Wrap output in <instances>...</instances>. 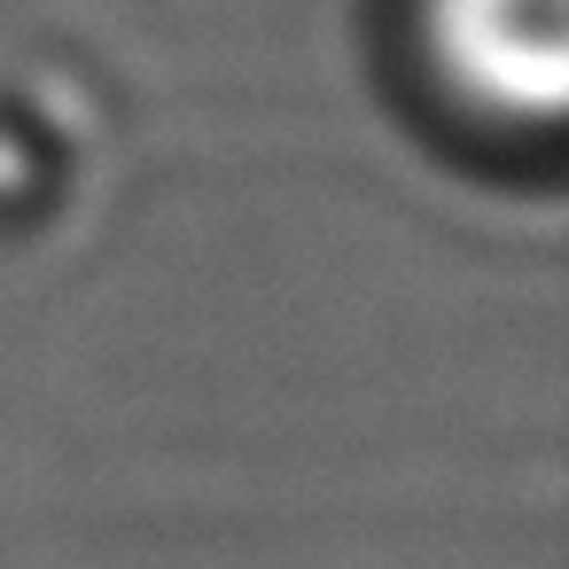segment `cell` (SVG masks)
<instances>
[{
  "label": "cell",
  "instance_id": "obj_1",
  "mask_svg": "<svg viewBox=\"0 0 569 569\" xmlns=\"http://www.w3.org/2000/svg\"><path fill=\"white\" fill-rule=\"evenodd\" d=\"M398 56L468 149H546L561 0H398Z\"/></svg>",
  "mask_w": 569,
  "mask_h": 569
}]
</instances>
